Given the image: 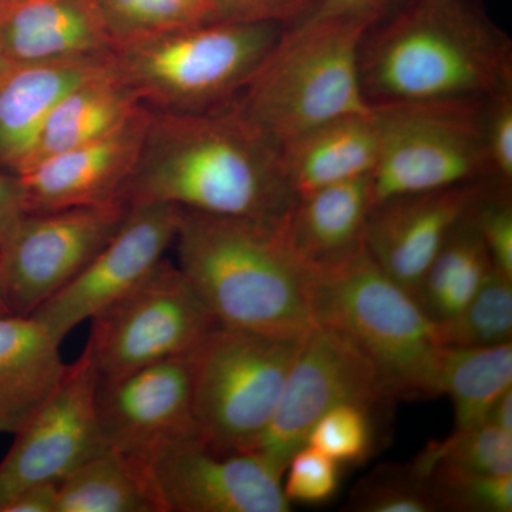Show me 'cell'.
<instances>
[{"label": "cell", "mask_w": 512, "mask_h": 512, "mask_svg": "<svg viewBox=\"0 0 512 512\" xmlns=\"http://www.w3.org/2000/svg\"><path fill=\"white\" fill-rule=\"evenodd\" d=\"M444 348H485L512 340V278L498 269L454 318L436 323Z\"/></svg>", "instance_id": "27"}, {"label": "cell", "mask_w": 512, "mask_h": 512, "mask_svg": "<svg viewBox=\"0 0 512 512\" xmlns=\"http://www.w3.org/2000/svg\"><path fill=\"white\" fill-rule=\"evenodd\" d=\"M180 208L163 202H128L116 234L73 281L32 313L55 338L136 288L174 245Z\"/></svg>", "instance_id": "15"}, {"label": "cell", "mask_w": 512, "mask_h": 512, "mask_svg": "<svg viewBox=\"0 0 512 512\" xmlns=\"http://www.w3.org/2000/svg\"><path fill=\"white\" fill-rule=\"evenodd\" d=\"M484 183L399 195L373 205L366 225L367 254L417 301L431 262Z\"/></svg>", "instance_id": "16"}, {"label": "cell", "mask_w": 512, "mask_h": 512, "mask_svg": "<svg viewBox=\"0 0 512 512\" xmlns=\"http://www.w3.org/2000/svg\"><path fill=\"white\" fill-rule=\"evenodd\" d=\"M393 402L365 350L342 330L316 322L302 336L274 416L252 453L284 477L289 460L306 446L316 421L342 403L369 409Z\"/></svg>", "instance_id": "10"}, {"label": "cell", "mask_w": 512, "mask_h": 512, "mask_svg": "<svg viewBox=\"0 0 512 512\" xmlns=\"http://www.w3.org/2000/svg\"><path fill=\"white\" fill-rule=\"evenodd\" d=\"M346 511L355 512H436L424 478L413 463L377 467L357 481Z\"/></svg>", "instance_id": "30"}, {"label": "cell", "mask_w": 512, "mask_h": 512, "mask_svg": "<svg viewBox=\"0 0 512 512\" xmlns=\"http://www.w3.org/2000/svg\"><path fill=\"white\" fill-rule=\"evenodd\" d=\"M493 269L468 211L431 262L417 302L433 322L454 318L473 299Z\"/></svg>", "instance_id": "25"}, {"label": "cell", "mask_w": 512, "mask_h": 512, "mask_svg": "<svg viewBox=\"0 0 512 512\" xmlns=\"http://www.w3.org/2000/svg\"><path fill=\"white\" fill-rule=\"evenodd\" d=\"M100 376L89 353L67 367L49 400L15 434L0 461V511L29 485L60 484L106 446L97 419Z\"/></svg>", "instance_id": "12"}, {"label": "cell", "mask_w": 512, "mask_h": 512, "mask_svg": "<svg viewBox=\"0 0 512 512\" xmlns=\"http://www.w3.org/2000/svg\"><path fill=\"white\" fill-rule=\"evenodd\" d=\"M161 512H289L282 476L252 451H218L200 437L144 464Z\"/></svg>", "instance_id": "14"}, {"label": "cell", "mask_w": 512, "mask_h": 512, "mask_svg": "<svg viewBox=\"0 0 512 512\" xmlns=\"http://www.w3.org/2000/svg\"><path fill=\"white\" fill-rule=\"evenodd\" d=\"M114 47L96 0H0V49L10 64L106 56Z\"/></svg>", "instance_id": "18"}, {"label": "cell", "mask_w": 512, "mask_h": 512, "mask_svg": "<svg viewBox=\"0 0 512 512\" xmlns=\"http://www.w3.org/2000/svg\"><path fill=\"white\" fill-rule=\"evenodd\" d=\"M56 512H161L146 470L104 448L59 485Z\"/></svg>", "instance_id": "24"}, {"label": "cell", "mask_w": 512, "mask_h": 512, "mask_svg": "<svg viewBox=\"0 0 512 512\" xmlns=\"http://www.w3.org/2000/svg\"><path fill=\"white\" fill-rule=\"evenodd\" d=\"M311 303L316 322L335 326L365 350L393 400L440 396L444 346L436 322L366 249L312 275Z\"/></svg>", "instance_id": "6"}, {"label": "cell", "mask_w": 512, "mask_h": 512, "mask_svg": "<svg viewBox=\"0 0 512 512\" xmlns=\"http://www.w3.org/2000/svg\"><path fill=\"white\" fill-rule=\"evenodd\" d=\"M59 485L57 483L29 485L13 495L0 512H56Z\"/></svg>", "instance_id": "39"}, {"label": "cell", "mask_w": 512, "mask_h": 512, "mask_svg": "<svg viewBox=\"0 0 512 512\" xmlns=\"http://www.w3.org/2000/svg\"><path fill=\"white\" fill-rule=\"evenodd\" d=\"M97 419L103 443L144 466L168 447L198 436L190 355L101 379Z\"/></svg>", "instance_id": "13"}, {"label": "cell", "mask_w": 512, "mask_h": 512, "mask_svg": "<svg viewBox=\"0 0 512 512\" xmlns=\"http://www.w3.org/2000/svg\"><path fill=\"white\" fill-rule=\"evenodd\" d=\"M62 342L33 315H0V434L16 433L67 372Z\"/></svg>", "instance_id": "21"}, {"label": "cell", "mask_w": 512, "mask_h": 512, "mask_svg": "<svg viewBox=\"0 0 512 512\" xmlns=\"http://www.w3.org/2000/svg\"><path fill=\"white\" fill-rule=\"evenodd\" d=\"M372 409L342 403L323 414L309 433L311 446L338 464H360L373 450Z\"/></svg>", "instance_id": "31"}, {"label": "cell", "mask_w": 512, "mask_h": 512, "mask_svg": "<svg viewBox=\"0 0 512 512\" xmlns=\"http://www.w3.org/2000/svg\"><path fill=\"white\" fill-rule=\"evenodd\" d=\"M485 423L493 424L498 429L512 434V389H508L495 400Z\"/></svg>", "instance_id": "40"}, {"label": "cell", "mask_w": 512, "mask_h": 512, "mask_svg": "<svg viewBox=\"0 0 512 512\" xmlns=\"http://www.w3.org/2000/svg\"><path fill=\"white\" fill-rule=\"evenodd\" d=\"M116 46L178 26L200 23L174 0H96Z\"/></svg>", "instance_id": "32"}, {"label": "cell", "mask_w": 512, "mask_h": 512, "mask_svg": "<svg viewBox=\"0 0 512 512\" xmlns=\"http://www.w3.org/2000/svg\"><path fill=\"white\" fill-rule=\"evenodd\" d=\"M413 464L437 511H512V476H487L441 461L421 464L414 460Z\"/></svg>", "instance_id": "28"}, {"label": "cell", "mask_w": 512, "mask_h": 512, "mask_svg": "<svg viewBox=\"0 0 512 512\" xmlns=\"http://www.w3.org/2000/svg\"><path fill=\"white\" fill-rule=\"evenodd\" d=\"M279 150L296 197L369 177L379 154L372 110L322 124L288 141Z\"/></svg>", "instance_id": "22"}, {"label": "cell", "mask_w": 512, "mask_h": 512, "mask_svg": "<svg viewBox=\"0 0 512 512\" xmlns=\"http://www.w3.org/2000/svg\"><path fill=\"white\" fill-rule=\"evenodd\" d=\"M485 147L491 181L512 188V87L485 103Z\"/></svg>", "instance_id": "36"}, {"label": "cell", "mask_w": 512, "mask_h": 512, "mask_svg": "<svg viewBox=\"0 0 512 512\" xmlns=\"http://www.w3.org/2000/svg\"><path fill=\"white\" fill-rule=\"evenodd\" d=\"M143 109L110 66L109 70L80 84L60 100L43 124L22 170L43 158L113 133Z\"/></svg>", "instance_id": "23"}, {"label": "cell", "mask_w": 512, "mask_h": 512, "mask_svg": "<svg viewBox=\"0 0 512 512\" xmlns=\"http://www.w3.org/2000/svg\"><path fill=\"white\" fill-rule=\"evenodd\" d=\"M148 117L150 111L140 110L113 133L43 158L20 171L26 211L49 212L126 201Z\"/></svg>", "instance_id": "17"}, {"label": "cell", "mask_w": 512, "mask_h": 512, "mask_svg": "<svg viewBox=\"0 0 512 512\" xmlns=\"http://www.w3.org/2000/svg\"><path fill=\"white\" fill-rule=\"evenodd\" d=\"M281 150L234 106L150 111L127 202L279 221L296 201Z\"/></svg>", "instance_id": "1"}, {"label": "cell", "mask_w": 512, "mask_h": 512, "mask_svg": "<svg viewBox=\"0 0 512 512\" xmlns=\"http://www.w3.org/2000/svg\"><path fill=\"white\" fill-rule=\"evenodd\" d=\"M2 313H10L8 306H6L5 299H3L2 286H0V315Z\"/></svg>", "instance_id": "43"}, {"label": "cell", "mask_w": 512, "mask_h": 512, "mask_svg": "<svg viewBox=\"0 0 512 512\" xmlns=\"http://www.w3.org/2000/svg\"><path fill=\"white\" fill-rule=\"evenodd\" d=\"M285 473L284 493L289 503L326 504L339 488V464L311 446L293 454Z\"/></svg>", "instance_id": "34"}, {"label": "cell", "mask_w": 512, "mask_h": 512, "mask_svg": "<svg viewBox=\"0 0 512 512\" xmlns=\"http://www.w3.org/2000/svg\"><path fill=\"white\" fill-rule=\"evenodd\" d=\"M319 0H208V23L295 25L308 18Z\"/></svg>", "instance_id": "35"}, {"label": "cell", "mask_w": 512, "mask_h": 512, "mask_svg": "<svg viewBox=\"0 0 512 512\" xmlns=\"http://www.w3.org/2000/svg\"><path fill=\"white\" fill-rule=\"evenodd\" d=\"M470 217L494 268L512 278L511 187L487 181L471 205Z\"/></svg>", "instance_id": "33"}, {"label": "cell", "mask_w": 512, "mask_h": 512, "mask_svg": "<svg viewBox=\"0 0 512 512\" xmlns=\"http://www.w3.org/2000/svg\"><path fill=\"white\" fill-rule=\"evenodd\" d=\"M372 207L369 175L296 198L279 231L309 274H323L365 251Z\"/></svg>", "instance_id": "19"}, {"label": "cell", "mask_w": 512, "mask_h": 512, "mask_svg": "<svg viewBox=\"0 0 512 512\" xmlns=\"http://www.w3.org/2000/svg\"><path fill=\"white\" fill-rule=\"evenodd\" d=\"M359 73L370 109L485 100L512 87V42L483 0H407L366 30Z\"/></svg>", "instance_id": "2"}, {"label": "cell", "mask_w": 512, "mask_h": 512, "mask_svg": "<svg viewBox=\"0 0 512 512\" xmlns=\"http://www.w3.org/2000/svg\"><path fill=\"white\" fill-rule=\"evenodd\" d=\"M441 394L454 406L456 429L485 423L495 400L512 389V343L485 348H444Z\"/></svg>", "instance_id": "26"}, {"label": "cell", "mask_w": 512, "mask_h": 512, "mask_svg": "<svg viewBox=\"0 0 512 512\" xmlns=\"http://www.w3.org/2000/svg\"><path fill=\"white\" fill-rule=\"evenodd\" d=\"M301 338L218 323L190 353L198 436L218 451H249L271 421Z\"/></svg>", "instance_id": "7"}, {"label": "cell", "mask_w": 512, "mask_h": 512, "mask_svg": "<svg viewBox=\"0 0 512 512\" xmlns=\"http://www.w3.org/2000/svg\"><path fill=\"white\" fill-rule=\"evenodd\" d=\"M10 66H12V64L8 62V59L3 55L2 49H0V76H2Z\"/></svg>", "instance_id": "42"}, {"label": "cell", "mask_w": 512, "mask_h": 512, "mask_svg": "<svg viewBox=\"0 0 512 512\" xmlns=\"http://www.w3.org/2000/svg\"><path fill=\"white\" fill-rule=\"evenodd\" d=\"M407 0H319L311 15L362 23L367 29L389 19Z\"/></svg>", "instance_id": "37"}, {"label": "cell", "mask_w": 512, "mask_h": 512, "mask_svg": "<svg viewBox=\"0 0 512 512\" xmlns=\"http://www.w3.org/2000/svg\"><path fill=\"white\" fill-rule=\"evenodd\" d=\"M111 53L12 64L0 76V170L18 174L25 167L49 114L77 86L109 70Z\"/></svg>", "instance_id": "20"}, {"label": "cell", "mask_w": 512, "mask_h": 512, "mask_svg": "<svg viewBox=\"0 0 512 512\" xmlns=\"http://www.w3.org/2000/svg\"><path fill=\"white\" fill-rule=\"evenodd\" d=\"M128 202L28 212L0 252V286L10 313L32 315L73 281L110 241Z\"/></svg>", "instance_id": "11"}, {"label": "cell", "mask_w": 512, "mask_h": 512, "mask_svg": "<svg viewBox=\"0 0 512 512\" xmlns=\"http://www.w3.org/2000/svg\"><path fill=\"white\" fill-rule=\"evenodd\" d=\"M276 23H191L119 43L111 66L153 113H198L232 103L278 42Z\"/></svg>", "instance_id": "5"}, {"label": "cell", "mask_w": 512, "mask_h": 512, "mask_svg": "<svg viewBox=\"0 0 512 512\" xmlns=\"http://www.w3.org/2000/svg\"><path fill=\"white\" fill-rule=\"evenodd\" d=\"M416 461H441L487 476H512V434L490 423L478 424L454 431L446 440L431 441Z\"/></svg>", "instance_id": "29"}, {"label": "cell", "mask_w": 512, "mask_h": 512, "mask_svg": "<svg viewBox=\"0 0 512 512\" xmlns=\"http://www.w3.org/2000/svg\"><path fill=\"white\" fill-rule=\"evenodd\" d=\"M26 214L25 195L18 174L0 170V252Z\"/></svg>", "instance_id": "38"}, {"label": "cell", "mask_w": 512, "mask_h": 512, "mask_svg": "<svg viewBox=\"0 0 512 512\" xmlns=\"http://www.w3.org/2000/svg\"><path fill=\"white\" fill-rule=\"evenodd\" d=\"M485 100L372 107L379 154L373 205L399 195L491 181Z\"/></svg>", "instance_id": "8"}, {"label": "cell", "mask_w": 512, "mask_h": 512, "mask_svg": "<svg viewBox=\"0 0 512 512\" xmlns=\"http://www.w3.org/2000/svg\"><path fill=\"white\" fill-rule=\"evenodd\" d=\"M174 245L178 268L221 325L285 338L315 325L312 275L278 221L181 210Z\"/></svg>", "instance_id": "3"}, {"label": "cell", "mask_w": 512, "mask_h": 512, "mask_svg": "<svg viewBox=\"0 0 512 512\" xmlns=\"http://www.w3.org/2000/svg\"><path fill=\"white\" fill-rule=\"evenodd\" d=\"M90 322L86 350L101 379L190 355L218 325L190 279L165 258Z\"/></svg>", "instance_id": "9"}, {"label": "cell", "mask_w": 512, "mask_h": 512, "mask_svg": "<svg viewBox=\"0 0 512 512\" xmlns=\"http://www.w3.org/2000/svg\"><path fill=\"white\" fill-rule=\"evenodd\" d=\"M197 22H204L207 16L208 0H174Z\"/></svg>", "instance_id": "41"}, {"label": "cell", "mask_w": 512, "mask_h": 512, "mask_svg": "<svg viewBox=\"0 0 512 512\" xmlns=\"http://www.w3.org/2000/svg\"><path fill=\"white\" fill-rule=\"evenodd\" d=\"M366 30L313 15L288 26L232 103L279 148L329 121L370 113L359 73Z\"/></svg>", "instance_id": "4"}]
</instances>
